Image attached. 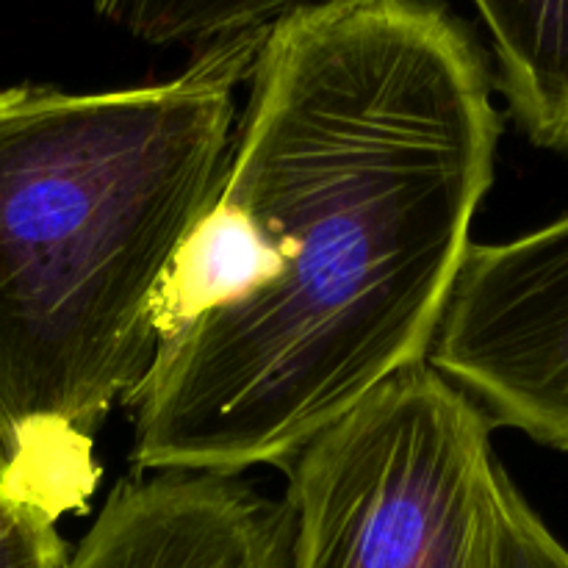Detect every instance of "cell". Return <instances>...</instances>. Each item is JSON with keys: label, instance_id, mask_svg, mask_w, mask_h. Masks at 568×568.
<instances>
[{"label": "cell", "instance_id": "cell-1", "mask_svg": "<svg viewBox=\"0 0 568 568\" xmlns=\"http://www.w3.org/2000/svg\"><path fill=\"white\" fill-rule=\"evenodd\" d=\"M247 83L131 397L148 475L286 464L427 364L494 183L491 70L436 0L297 11L264 33Z\"/></svg>", "mask_w": 568, "mask_h": 568}, {"label": "cell", "instance_id": "cell-2", "mask_svg": "<svg viewBox=\"0 0 568 568\" xmlns=\"http://www.w3.org/2000/svg\"><path fill=\"white\" fill-rule=\"evenodd\" d=\"M264 33L153 87L0 89V449L55 519L87 508L94 436L153 366L161 292L220 186Z\"/></svg>", "mask_w": 568, "mask_h": 568}, {"label": "cell", "instance_id": "cell-3", "mask_svg": "<svg viewBox=\"0 0 568 568\" xmlns=\"http://www.w3.org/2000/svg\"><path fill=\"white\" fill-rule=\"evenodd\" d=\"M494 425L410 366L286 460L288 568H491Z\"/></svg>", "mask_w": 568, "mask_h": 568}, {"label": "cell", "instance_id": "cell-4", "mask_svg": "<svg viewBox=\"0 0 568 568\" xmlns=\"http://www.w3.org/2000/svg\"><path fill=\"white\" fill-rule=\"evenodd\" d=\"M427 364L494 427L568 453V214L471 244Z\"/></svg>", "mask_w": 568, "mask_h": 568}, {"label": "cell", "instance_id": "cell-5", "mask_svg": "<svg viewBox=\"0 0 568 568\" xmlns=\"http://www.w3.org/2000/svg\"><path fill=\"white\" fill-rule=\"evenodd\" d=\"M292 510L236 475L120 480L67 568H288Z\"/></svg>", "mask_w": 568, "mask_h": 568}, {"label": "cell", "instance_id": "cell-6", "mask_svg": "<svg viewBox=\"0 0 568 568\" xmlns=\"http://www.w3.org/2000/svg\"><path fill=\"white\" fill-rule=\"evenodd\" d=\"M486 22L499 89L538 148L568 155V0H471Z\"/></svg>", "mask_w": 568, "mask_h": 568}, {"label": "cell", "instance_id": "cell-7", "mask_svg": "<svg viewBox=\"0 0 568 568\" xmlns=\"http://www.w3.org/2000/svg\"><path fill=\"white\" fill-rule=\"evenodd\" d=\"M98 14L150 44H211L270 31L275 22L338 0H92Z\"/></svg>", "mask_w": 568, "mask_h": 568}, {"label": "cell", "instance_id": "cell-8", "mask_svg": "<svg viewBox=\"0 0 568 568\" xmlns=\"http://www.w3.org/2000/svg\"><path fill=\"white\" fill-rule=\"evenodd\" d=\"M70 555L59 519L17 488L0 449V568H67Z\"/></svg>", "mask_w": 568, "mask_h": 568}, {"label": "cell", "instance_id": "cell-9", "mask_svg": "<svg viewBox=\"0 0 568 568\" xmlns=\"http://www.w3.org/2000/svg\"><path fill=\"white\" fill-rule=\"evenodd\" d=\"M491 568H568V549L521 497L505 469H499L494 491Z\"/></svg>", "mask_w": 568, "mask_h": 568}]
</instances>
